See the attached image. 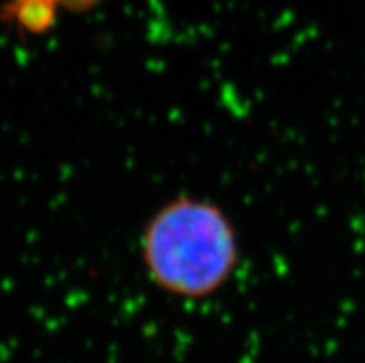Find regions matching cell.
I'll list each match as a JSON object with an SVG mask.
<instances>
[{"label":"cell","mask_w":365,"mask_h":363,"mask_svg":"<svg viewBox=\"0 0 365 363\" xmlns=\"http://www.w3.org/2000/svg\"><path fill=\"white\" fill-rule=\"evenodd\" d=\"M141 254L160 290L197 300L212 297L230 280L240 243L234 225L217 204L178 197L150 217Z\"/></svg>","instance_id":"obj_1"},{"label":"cell","mask_w":365,"mask_h":363,"mask_svg":"<svg viewBox=\"0 0 365 363\" xmlns=\"http://www.w3.org/2000/svg\"><path fill=\"white\" fill-rule=\"evenodd\" d=\"M74 2H76V8H86V6L95 2V0H74Z\"/></svg>","instance_id":"obj_2"}]
</instances>
